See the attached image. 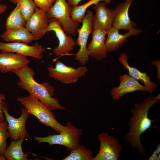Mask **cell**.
Here are the masks:
<instances>
[{
  "mask_svg": "<svg viewBox=\"0 0 160 160\" xmlns=\"http://www.w3.org/2000/svg\"><path fill=\"white\" fill-rule=\"evenodd\" d=\"M7 6L4 4H0V15L4 13L7 10Z\"/></svg>",
  "mask_w": 160,
  "mask_h": 160,
  "instance_id": "4dcf8cb0",
  "label": "cell"
},
{
  "mask_svg": "<svg viewBox=\"0 0 160 160\" xmlns=\"http://www.w3.org/2000/svg\"><path fill=\"white\" fill-rule=\"evenodd\" d=\"M2 110L8 123L7 130L11 140L17 141L22 137L25 139L29 138V135L25 128L26 122L29 114L25 109L22 108L21 116L18 118H15L9 114L8 105L4 101L2 104Z\"/></svg>",
  "mask_w": 160,
  "mask_h": 160,
  "instance_id": "ba28073f",
  "label": "cell"
},
{
  "mask_svg": "<svg viewBox=\"0 0 160 160\" xmlns=\"http://www.w3.org/2000/svg\"><path fill=\"white\" fill-rule=\"evenodd\" d=\"M24 138L22 137L17 141L12 140L9 146L2 154L8 160H28V152L25 153L22 149V144Z\"/></svg>",
  "mask_w": 160,
  "mask_h": 160,
  "instance_id": "44dd1931",
  "label": "cell"
},
{
  "mask_svg": "<svg viewBox=\"0 0 160 160\" xmlns=\"http://www.w3.org/2000/svg\"><path fill=\"white\" fill-rule=\"evenodd\" d=\"M47 68L50 77L64 84L76 83L88 71L84 65L75 68L66 65L60 61L56 62L55 68L51 66L47 67Z\"/></svg>",
  "mask_w": 160,
  "mask_h": 160,
  "instance_id": "8992f818",
  "label": "cell"
},
{
  "mask_svg": "<svg viewBox=\"0 0 160 160\" xmlns=\"http://www.w3.org/2000/svg\"><path fill=\"white\" fill-rule=\"evenodd\" d=\"M133 1L126 0L116 6L112 26L127 32L135 28L136 23L131 20L129 15V8Z\"/></svg>",
  "mask_w": 160,
  "mask_h": 160,
  "instance_id": "5bb4252c",
  "label": "cell"
},
{
  "mask_svg": "<svg viewBox=\"0 0 160 160\" xmlns=\"http://www.w3.org/2000/svg\"><path fill=\"white\" fill-rule=\"evenodd\" d=\"M100 147L97 155L92 160H118L120 157L121 146L118 140L106 132L97 136Z\"/></svg>",
  "mask_w": 160,
  "mask_h": 160,
  "instance_id": "9c48e42d",
  "label": "cell"
},
{
  "mask_svg": "<svg viewBox=\"0 0 160 160\" xmlns=\"http://www.w3.org/2000/svg\"><path fill=\"white\" fill-rule=\"evenodd\" d=\"M17 100L29 115L35 116L41 123L51 127L59 133L67 129L66 125H62L56 119L51 110L33 96L30 95L18 97Z\"/></svg>",
  "mask_w": 160,
  "mask_h": 160,
  "instance_id": "3957f363",
  "label": "cell"
},
{
  "mask_svg": "<svg viewBox=\"0 0 160 160\" xmlns=\"http://www.w3.org/2000/svg\"><path fill=\"white\" fill-rule=\"evenodd\" d=\"M49 19L47 11L36 7L25 27L37 40L46 33Z\"/></svg>",
  "mask_w": 160,
  "mask_h": 160,
  "instance_id": "4fadbf2b",
  "label": "cell"
},
{
  "mask_svg": "<svg viewBox=\"0 0 160 160\" xmlns=\"http://www.w3.org/2000/svg\"><path fill=\"white\" fill-rule=\"evenodd\" d=\"M128 58L129 56L125 52L121 54L119 60L122 64L124 68L127 70L129 76L137 80L141 81L148 88V92H153L157 87V84L151 81L146 73L142 72L136 68L130 66L127 61Z\"/></svg>",
  "mask_w": 160,
  "mask_h": 160,
  "instance_id": "d6986e66",
  "label": "cell"
},
{
  "mask_svg": "<svg viewBox=\"0 0 160 160\" xmlns=\"http://www.w3.org/2000/svg\"><path fill=\"white\" fill-rule=\"evenodd\" d=\"M119 29L112 26L107 32V37L105 44L108 52H111L119 49L124 43L127 41V38L131 36L141 34L143 31L133 28L124 34L119 33Z\"/></svg>",
  "mask_w": 160,
  "mask_h": 160,
  "instance_id": "ac0fdd59",
  "label": "cell"
},
{
  "mask_svg": "<svg viewBox=\"0 0 160 160\" xmlns=\"http://www.w3.org/2000/svg\"><path fill=\"white\" fill-rule=\"evenodd\" d=\"M7 125L6 120L0 122V155H2L6 149L7 140L8 138L10 137L7 130Z\"/></svg>",
  "mask_w": 160,
  "mask_h": 160,
  "instance_id": "484cf974",
  "label": "cell"
},
{
  "mask_svg": "<svg viewBox=\"0 0 160 160\" xmlns=\"http://www.w3.org/2000/svg\"><path fill=\"white\" fill-rule=\"evenodd\" d=\"M26 21L19 4H17L7 18L5 24L6 31L15 30L25 27Z\"/></svg>",
  "mask_w": 160,
  "mask_h": 160,
  "instance_id": "7402d4cb",
  "label": "cell"
},
{
  "mask_svg": "<svg viewBox=\"0 0 160 160\" xmlns=\"http://www.w3.org/2000/svg\"><path fill=\"white\" fill-rule=\"evenodd\" d=\"M82 0H68L67 3L68 5L72 7L78 5L79 3Z\"/></svg>",
  "mask_w": 160,
  "mask_h": 160,
  "instance_id": "f546056e",
  "label": "cell"
},
{
  "mask_svg": "<svg viewBox=\"0 0 160 160\" xmlns=\"http://www.w3.org/2000/svg\"><path fill=\"white\" fill-rule=\"evenodd\" d=\"M45 48L37 42L33 46L21 42L4 43L0 41V50L1 52L16 53L25 56H30L41 60Z\"/></svg>",
  "mask_w": 160,
  "mask_h": 160,
  "instance_id": "8fae6325",
  "label": "cell"
},
{
  "mask_svg": "<svg viewBox=\"0 0 160 160\" xmlns=\"http://www.w3.org/2000/svg\"><path fill=\"white\" fill-rule=\"evenodd\" d=\"M107 32L98 29H92V39L88 44L87 49L89 56L97 61L108 56V52L105 44V36Z\"/></svg>",
  "mask_w": 160,
  "mask_h": 160,
  "instance_id": "9a60e30c",
  "label": "cell"
},
{
  "mask_svg": "<svg viewBox=\"0 0 160 160\" xmlns=\"http://www.w3.org/2000/svg\"><path fill=\"white\" fill-rule=\"evenodd\" d=\"M36 7L47 12L48 11L52 6V4L47 0H33Z\"/></svg>",
  "mask_w": 160,
  "mask_h": 160,
  "instance_id": "4316f807",
  "label": "cell"
},
{
  "mask_svg": "<svg viewBox=\"0 0 160 160\" xmlns=\"http://www.w3.org/2000/svg\"><path fill=\"white\" fill-rule=\"evenodd\" d=\"M1 37L9 42H21L28 44L32 41L36 40L25 27L15 30L6 31Z\"/></svg>",
  "mask_w": 160,
  "mask_h": 160,
  "instance_id": "ffe728a7",
  "label": "cell"
},
{
  "mask_svg": "<svg viewBox=\"0 0 160 160\" xmlns=\"http://www.w3.org/2000/svg\"><path fill=\"white\" fill-rule=\"evenodd\" d=\"M5 158L3 155H0V160H5Z\"/></svg>",
  "mask_w": 160,
  "mask_h": 160,
  "instance_id": "1f68e13d",
  "label": "cell"
},
{
  "mask_svg": "<svg viewBox=\"0 0 160 160\" xmlns=\"http://www.w3.org/2000/svg\"><path fill=\"white\" fill-rule=\"evenodd\" d=\"M13 72L19 78L17 85L38 99L51 110H66L60 104L58 99L51 95L45 82L40 84L35 80L33 78L35 73L28 65Z\"/></svg>",
  "mask_w": 160,
  "mask_h": 160,
  "instance_id": "7a4b0ae2",
  "label": "cell"
},
{
  "mask_svg": "<svg viewBox=\"0 0 160 160\" xmlns=\"http://www.w3.org/2000/svg\"><path fill=\"white\" fill-rule=\"evenodd\" d=\"M100 1H104L106 4L109 3L111 0H90L85 3L77 5L72 7L71 17L75 21L81 23L85 15L87 9L91 5L95 4Z\"/></svg>",
  "mask_w": 160,
  "mask_h": 160,
  "instance_id": "603a6c76",
  "label": "cell"
},
{
  "mask_svg": "<svg viewBox=\"0 0 160 160\" xmlns=\"http://www.w3.org/2000/svg\"><path fill=\"white\" fill-rule=\"evenodd\" d=\"M67 129L59 134L49 135L46 137H33L38 143H48L50 145H59L65 146L68 151L76 149L80 145V138L82 134V130L77 128L71 122L68 121Z\"/></svg>",
  "mask_w": 160,
  "mask_h": 160,
  "instance_id": "277c9868",
  "label": "cell"
},
{
  "mask_svg": "<svg viewBox=\"0 0 160 160\" xmlns=\"http://www.w3.org/2000/svg\"><path fill=\"white\" fill-rule=\"evenodd\" d=\"M54 3L47 12L49 18H54L57 19L67 34L75 36L79 23L72 19V7L68 5L65 0H56Z\"/></svg>",
  "mask_w": 160,
  "mask_h": 160,
  "instance_id": "5b68a950",
  "label": "cell"
},
{
  "mask_svg": "<svg viewBox=\"0 0 160 160\" xmlns=\"http://www.w3.org/2000/svg\"><path fill=\"white\" fill-rule=\"evenodd\" d=\"M120 84L118 86L113 88L111 92L113 99L117 100L127 93L137 91H146L148 88L145 86L140 84L138 80L127 74L120 76Z\"/></svg>",
  "mask_w": 160,
  "mask_h": 160,
  "instance_id": "2e32d148",
  "label": "cell"
},
{
  "mask_svg": "<svg viewBox=\"0 0 160 160\" xmlns=\"http://www.w3.org/2000/svg\"><path fill=\"white\" fill-rule=\"evenodd\" d=\"M14 4H19L21 12L26 21L34 12L36 6L33 0H10Z\"/></svg>",
  "mask_w": 160,
  "mask_h": 160,
  "instance_id": "d4e9b609",
  "label": "cell"
},
{
  "mask_svg": "<svg viewBox=\"0 0 160 160\" xmlns=\"http://www.w3.org/2000/svg\"><path fill=\"white\" fill-rule=\"evenodd\" d=\"M71 151L70 154L63 160H92L93 152L82 145Z\"/></svg>",
  "mask_w": 160,
  "mask_h": 160,
  "instance_id": "cb8c5ba5",
  "label": "cell"
},
{
  "mask_svg": "<svg viewBox=\"0 0 160 160\" xmlns=\"http://www.w3.org/2000/svg\"><path fill=\"white\" fill-rule=\"evenodd\" d=\"M93 12L88 10L83 19L82 25L80 28H77L78 36L76 44L80 47L78 52L75 54V60L84 65L89 60V55L87 47L88 38L92 30V20Z\"/></svg>",
  "mask_w": 160,
  "mask_h": 160,
  "instance_id": "52a82bcc",
  "label": "cell"
},
{
  "mask_svg": "<svg viewBox=\"0 0 160 160\" xmlns=\"http://www.w3.org/2000/svg\"><path fill=\"white\" fill-rule=\"evenodd\" d=\"M6 98V97L4 94L0 93V122H2L6 120L2 110L3 103Z\"/></svg>",
  "mask_w": 160,
  "mask_h": 160,
  "instance_id": "83f0119b",
  "label": "cell"
},
{
  "mask_svg": "<svg viewBox=\"0 0 160 160\" xmlns=\"http://www.w3.org/2000/svg\"><path fill=\"white\" fill-rule=\"evenodd\" d=\"M158 101L150 95L141 103L135 104L134 108L131 111L129 128L125 138L129 143L132 148L137 149L143 155L145 154L146 149L141 144L140 136L151 127L153 120L148 117V111Z\"/></svg>",
  "mask_w": 160,
  "mask_h": 160,
  "instance_id": "6da1fadb",
  "label": "cell"
},
{
  "mask_svg": "<svg viewBox=\"0 0 160 160\" xmlns=\"http://www.w3.org/2000/svg\"><path fill=\"white\" fill-rule=\"evenodd\" d=\"M104 2L94 4L95 14L92 20L93 29H98L107 33L112 27L115 12L114 10L106 7Z\"/></svg>",
  "mask_w": 160,
  "mask_h": 160,
  "instance_id": "7c38bea8",
  "label": "cell"
},
{
  "mask_svg": "<svg viewBox=\"0 0 160 160\" xmlns=\"http://www.w3.org/2000/svg\"><path fill=\"white\" fill-rule=\"evenodd\" d=\"M160 145L159 144L156 149L154 151L150 157L148 159V160H160Z\"/></svg>",
  "mask_w": 160,
  "mask_h": 160,
  "instance_id": "f1b7e54d",
  "label": "cell"
},
{
  "mask_svg": "<svg viewBox=\"0 0 160 160\" xmlns=\"http://www.w3.org/2000/svg\"><path fill=\"white\" fill-rule=\"evenodd\" d=\"M30 62L26 56L16 53L1 52L0 53V72L4 73L18 69Z\"/></svg>",
  "mask_w": 160,
  "mask_h": 160,
  "instance_id": "e0dca14e",
  "label": "cell"
},
{
  "mask_svg": "<svg viewBox=\"0 0 160 160\" xmlns=\"http://www.w3.org/2000/svg\"><path fill=\"white\" fill-rule=\"evenodd\" d=\"M50 31L55 33L59 41L58 45L53 50V52L56 55H65L73 49L76 45L75 41L70 35H68L65 33L60 22L54 18H49V25L46 33Z\"/></svg>",
  "mask_w": 160,
  "mask_h": 160,
  "instance_id": "30bf717a",
  "label": "cell"
},
{
  "mask_svg": "<svg viewBox=\"0 0 160 160\" xmlns=\"http://www.w3.org/2000/svg\"><path fill=\"white\" fill-rule=\"evenodd\" d=\"M47 0L52 4L54 3L55 1H56V0Z\"/></svg>",
  "mask_w": 160,
  "mask_h": 160,
  "instance_id": "d6a6232c",
  "label": "cell"
}]
</instances>
